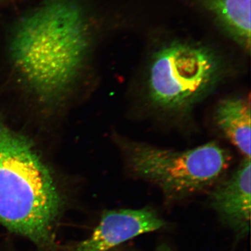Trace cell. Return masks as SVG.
<instances>
[{
    "label": "cell",
    "instance_id": "277c9868",
    "mask_svg": "<svg viewBox=\"0 0 251 251\" xmlns=\"http://www.w3.org/2000/svg\"><path fill=\"white\" fill-rule=\"evenodd\" d=\"M222 74L219 61L210 51L173 44L153 56L147 79L148 97L162 110L184 111L214 90Z\"/></svg>",
    "mask_w": 251,
    "mask_h": 251
},
{
    "label": "cell",
    "instance_id": "3957f363",
    "mask_svg": "<svg viewBox=\"0 0 251 251\" xmlns=\"http://www.w3.org/2000/svg\"><path fill=\"white\" fill-rule=\"evenodd\" d=\"M125 161L135 176L150 181L170 201H181L210 188L229 168L231 156L214 142L176 151L123 139Z\"/></svg>",
    "mask_w": 251,
    "mask_h": 251
},
{
    "label": "cell",
    "instance_id": "ba28073f",
    "mask_svg": "<svg viewBox=\"0 0 251 251\" xmlns=\"http://www.w3.org/2000/svg\"><path fill=\"white\" fill-rule=\"evenodd\" d=\"M218 12L241 45L251 46V0H219Z\"/></svg>",
    "mask_w": 251,
    "mask_h": 251
},
{
    "label": "cell",
    "instance_id": "5b68a950",
    "mask_svg": "<svg viewBox=\"0 0 251 251\" xmlns=\"http://www.w3.org/2000/svg\"><path fill=\"white\" fill-rule=\"evenodd\" d=\"M167 223L150 207L106 210L100 222L74 251H109L140 234L158 230Z\"/></svg>",
    "mask_w": 251,
    "mask_h": 251
},
{
    "label": "cell",
    "instance_id": "6da1fadb",
    "mask_svg": "<svg viewBox=\"0 0 251 251\" xmlns=\"http://www.w3.org/2000/svg\"><path fill=\"white\" fill-rule=\"evenodd\" d=\"M88 28L82 9L72 0H49L23 18L11 50L31 87L48 96L67 90L88 51Z\"/></svg>",
    "mask_w": 251,
    "mask_h": 251
},
{
    "label": "cell",
    "instance_id": "7a4b0ae2",
    "mask_svg": "<svg viewBox=\"0 0 251 251\" xmlns=\"http://www.w3.org/2000/svg\"><path fill=\"white\" fill-rule=\"evenodd\" d=\"M62 202L33 147L0 123V224L39 247H50Z\"/></svg>",
    "mask_w": 251,
    "mask_h": 251
},
{
    "label": "cell",
    "instance_id": "52a82bcc",
    "mask_svg": "<svg viewBox=\"0 0 251 251\" xmlns=\"http://www.w3.org/2000/svg\"><path fill=\"white\" fill-rule=\"evenodd\" d=\"M215 121L225 136L245 158H251L250 99L233 97L221 100L216 108Z\"/></svg>",
    "mask_w": 251,
    "mask_h": 251
},
{
    "label": "cell",
    "instance_id": "8992f818",
    "mask_svg": "<svg viewBox=\"0 0 251 251\" xmlns=\"http://www.w3.org/2000/svg\"><path fill=\"white\" fill-rule=\"evenodd\" d=\"M251 158H244L228 179L220 182L211 194V206L224 226L237 237L249 233L251 224Z\"/></svg>",
    "mask_w": 251,
    "mask_h": 251
},
{
    "label": "cell",
    "instance_id": "9c48e42d",
    "mask_svg": "<svg viewBox=\"0 0 251 251\" xmlns=\"http://www.w3.org/2000/svg\"><path fill=\"white\" fill-rule=\"evenodd\" d=\"M155 251H173L171 248L166 245H161L156 249Z\"/></svg>",
    "mask_w": 251,
    "mask_h": 251
}]
</instances>
